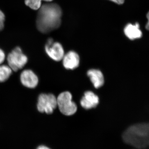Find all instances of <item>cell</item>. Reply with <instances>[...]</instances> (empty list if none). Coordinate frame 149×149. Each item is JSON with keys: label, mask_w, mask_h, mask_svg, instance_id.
<instances>
[{"label": "cell", "mask_w": 149, "mask_h": 149, "mask_svg": "<svg viewBox=\"0 0 149 149\" xmlns=\"http://www.w3.org/2000/svg\"><path fill=\"white\" fill-rule=\"evenodd\" d=\"M98 97L91 91H87L80 100V104L85 109L95 107L98 104Z\"/></svg>", "instance_id": "cell-7"}, {"label": "cell", "mask_w": 149, "mask_h": 149, "mask_svg": "<svg viewBox=\"0 0 149 149\" xmlns=\"http://www.w3.org/2000/svg\"><path fill=\"white\" fill-rule=\"evenodd\" d=\"M20 80L22 85L27 88H34L38 85V77L34 72L29 70H24L22 72Z\"/></svg>", "instance_id": "cell-9"}, {"label": "cell", "mask_w": 149, "mask_h": 149, "mask_svg": "<svg viewBox=\"0 0 149 149\" xmlns=\"http://www.w3.org/2000/svg\"><path fill=\"white\" fill-rule=\"evenodd\" d=\"M109 1H111L112 2H113L118 4L121 5L124 3L125 0H109Z\"/></svg>", "instance_id": "cell-16"}, {"label": "cell", "mask_w": 149, "mask_h": 149, "mask_svg": "<svg viewBox=\"0 0 149 149\" xmlns=\"http://www.w3.org/2000/svg\"><path fill=\"white\" fill-rule=\"evenodd\" d=\"M87 75L95 88L98 89L103 85L104 77L101 71L99 70L91 69L87 72Z\"/></svg>", "instance_id": "cell-11"}, {"label": "cell", "mask_w": 149, "mask_h": 149, "mask_svg": "<svg viewBox=\"0 0 149 149\" xmlns=\"http://www.w3.org/2000/svg\"><path fill=\"white\" fill-rule=\"evenodd\" d=\"M4 24V22L0 21V31H1L3 29Z\"/></svg>", "instance_id": "cell-17"}, {"label": "cell", "mask_w": 149, "mask_h": 149, "mask_svg": "<svg viewBox=\"0 0 149 149\" xmlns=\"http://www.w3.org/2000/svg\"><path fill=\"white\" fill-rule=\"evenodd\" d=\"M123 139L126 143L138 149H145L149 144L148 123H142L130 126L123 133Z\"/></svg>", "instance_id": "cell-2"}, {"label": "cell", "mask_w": 149, "mask_h": 149, "mask_svg": "<svg viewBox=\"0 0 149 149\" xmlns=\"http://www.w3.org/2000/svg\"><path fill=\"white\" fill-rule=\"evenodd\" d=\"M38 149H49V148H48V147L45 146H40L38 147Z\"/></svg>", "instance_id": "cell-18"}, {"label": "cell", "mask_w": 149, "mask_h": 149, "mask_svg": "<svg viewBox=\"0 0 149 149\" xmlns=\"http://www.w3.org/2000/svg\"><path fill=\"white\" fill-rule=\"evenodd\" d=\"M7 61L9 67L16 72L22 69L27 63V58L22 53L21 49L17 47L9 54Z\"/></svg>", "instance_id": "cell-4"}, {"label": "cell", "mask_w": 149, "mask_h": 149, "mask_svg": "<svg viewBox=\"0 0 149 149\" xmlns=\"http://www.w3.org/2000/svg\"><path fill=\"white\" fill-rule=\"evenodd\" d=\"M46 53L54 60L59 61L61 60L64 55V51L60 43L54 42L52 39L50 38L46 43Z\"/></svg>", "instance_id": "cell-6"}, {"label": "cell", "mask_w": 149, "mask_h": 149, "mask_svg": "<svg viewBox=\"0 0 149 149\" xmlns=\"http://www.w3.org/2000/svg\"><path fill=\"white\" fill-rule=\"evenodd\" d=\"M72 95L69 92L61 93L57 98V104L59 109L65 115H72L77 111V105L72 101Z\"/></svg>", "instance_id": "cell-3"}, {"label": "cell", "mask_w": 149, "mask_h": 149, "mask_svg": "<svg viewBox=\"0 0 149 149\" xmlns=\"http://www.w3.org/2000/svg\"><path fill=\"white\" fill-rule=\"evenodd\" d=\"M63 65L67 69L73 70L77 68L80 64V57L74 51H70L64 55L62 59Z\"/></svg>", "instance_id": "cell-8"}, {"label": "cell", "mask_w": 149, "mask_h": 149, "mask_svg": "<svg viewBox=\"0 0 149 149\" xmlns=\"http://www.w3.org/2000/svg\"><path fill=\"white\" fill-rule=\"evenodd\" d=\"M38 10L36 24L41 33L47 34L60 27L62 11L58 5L48 3L42 5Z\"/></svg>", "instance_id": "cell-1"}, {"label": "cell", "mask_w": 149, "mask_h": 149, "mask_svg": "<svg viewBox=\"0 0 149 149\" xmlns=\"http://www.w3.org/2000/svg\"><path fill=\"white\" fill-rule=\"evenodd\" d=\"M52 1L53 0H25L24 2L25 4L32 9L37 10L42 6V1L49 2Z\"/></svg>", "instance_id": "cell-13"}, {"label": "cell", "mask_w": 149, "mask_h": 149, "mask_svg": "<svg viewBox=\"0 0 149 149\" xmlns=\"http://www.w3.org/2000/svg\"><path fill=\"white\" fill-rule=\"evenodd\" d=\"M57 106V98L53 94H42L39 96L37 109L40 112L52 114Z\"/></svg>", "instance_id": "cell-5"}, {"label": "cell", "mask_w": 149, "mask_h": 149, "mask_svg": "<svg viewBox=\"0 0 149 149\" xmlns=\"http://www.w3.org/2000/svg\"><path fill=\"white\" fill-rule=\"evenodd\" d=\"M12 70L7 65H0V82H3L8 79Z\"/></svg>", "instance_id": "cell-12"}, {"label": "cell", "mask_w": 149, "mask_h": 149, "mask_svg": "<svg viewBox=\"0 0 149 149\" xmlns=\"http://www.w3.org/2000/svg\"><path fill=\"white\" fill-rule=\"evenodd\" d=\"M124 32L125 36L132 40L140 39L143 35L139 23H136L134 24L130 23L127 24L124 28Z\"/></svg>", "instance_id": "cell-10"}, {"label": "cell", "mask_w": 149, "mask_h": 149, "mask_svg": "<svg viewBox=\"0 0 149 149\" xmlns=\"http://www.w3.org/2000/svg\"><path fill=\"white\" fill-rule=\"evenodd\" d=\"M5 20V16L1 10H0V21L4 22Z\"/></svg>", "instance_id": "cell-15"}, {"label": "cell", "mask_w": 149, "mask_h": 149, "mask_svg": "<svg viewBox=\"0 0 149 149\" xmlns=\"http://www.w3.org/2000/svg\"><path fill=\"white\" fill-rule=\"evenodd\" d=\"M5 59V54L2 50L0 49V65L4 61Z\"/></svg>", "instance_id": "cell-14"}]
</instances>
